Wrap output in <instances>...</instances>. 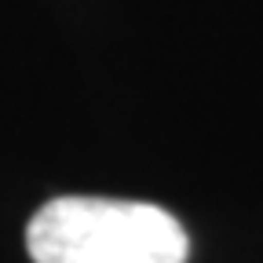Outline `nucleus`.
Instances as JSON below:
<instances>
[{"label": "nucleus", "instance_id": "f257e3e1", "mask_svg": "<svg viewBox=\"0 0 263 263\" xmlns=\"http://www.w3.org/2000/svg\"><path fill=\"white\" fill-rule=\"evenodd\" d=\"M33 263H186L183 223L150 201L51 197L26 227Z\"/></svg>", "mask_w": 263, "mask_h": 263}]
</instances>
